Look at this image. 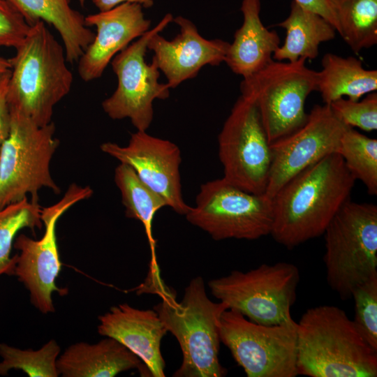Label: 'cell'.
Listing matches in <instances>:
<instances>
[{"instance_id":"cell-2","label":"cell","mask_w":377,"mask_h":377,"mask_svg":"<svg viewBox=\"0 0 377 377\" xmlns=\"http://www.w3.org/2000/svg\"><path fill=\"white\" fill-rule=\"evenodd\" d=\"M297 370L310 377H376L377 350L343 309L311 307L297 323Z\"/></svg>"},{"instance_id":"cell-1","label":"cell","mask_w":377,"mask_h":377,"mask_svg":"<svg viewBox=\"0 0 377 377\" xmlns=\"http://www.w3.org/2000/svg\"><path fill=\"white\" fill-rule=\"evenodd\" d=\"M355 182L338 153L301 171L272 198L270 235L288 249L323 235L335 214L350 199Z\"/></svg>"},{"instance_id":"cell-27","label":"cell","mask_w":377,"mask_h":377,"mask_svg":"<svg viewBox=\"0 0 377 377\" xmlns=\"http://www.w3.org/2000/svg\"><path fill=\"white\" fill-rule=\"evenodd\" d=\"M337 153L356 179L369 195L377 194V140L348 127L343 133Z\"/></svg>"},{"instance_id":"cell-32","label":"cell","mask_w":377,"mask_h":377,"mask_svg":"<svg viewBox=\"0 0 377 377\" xmlns=\"http://www.w3.org/2000/svg\"><path fill=\"white\" fill-rule=\"evenodd\" d=\"M10 73L11 71L0 79V147L8 136L10 128V109L6 99Z\"/></svg>"},{"instance_id":"cell-30","label":"cell","mask_w":377,"mask_h":377,"mask_svg":"<svg viewBox=\"0 0 377 377\" xmlns=\"http://www.w3.org/2000/svg\"><path fill=\"white\" fill-rule=\"evenodd\" d=\"M334 114L346 126L371 132L377 129V93L362 101L341 98L330 104Z\"/></svg>"},{"instance_id":"cell-25","label":"cell","mask_w":377,"mask_h":377,"mask_svg":"<svg viewBox=\"0 0 377 377\" xmlns=\"http://www.w3.org/2000/svg\"><path fill=\"white\" fill-rule=\"evenodd\" d=\"M337 32L356 54L377 43V0H331Z\"/></svg>"},{"instance_id":"cell-3","label":"cell","mask_w":377,"mask_h":377,"mask_svg":"<svg viewBox=\"0 0 377 377\" xmlns=\"http://www.w3.org/2000/svg\"><path fill=\"white\" fill-rule=\"evenodd\" d=\"M9 61L6 99L15 110L39 126L52 122L54 106L71 91L73 74L62 46L39 20L31 27Z\"/></svg>"},{"instance_id":"cell-31","label":"cell","mask_w":377,"mask_h":377,"mask_svg":"<svg viewBox=\"0 0 377 377\" xmlns=\"http://www.w3.org/2000/svg\"><path fill=\"white\" fill-rule=\"evenodd\" d=\"M31 27L8 1L0 0V48L16 50L23 43Z\"/></svg>"},{"instance_id":"cell-6","label":"cell","mask_w":377,"mask_h":377,"mask_svg":"<svg viewBox=\"0 0 377 377\" xmlns=\"http://www.w3.org/2000/svg\"><path fill=\"white\" fill-rule=\"evenodd\" d=\"M10 114V132L0 147V209L28 194L38 199L43 187L61 192L50 170L59 145L54 124L39 126L15 110Z\"/></svg>"},{"instance_id":"cell-16","label":"cell","mask_w":377,"mask_h":377,"mask_svg":"<svg viewBox=\"0 0 377 377\" xmlns=\"http://www.w3.org/2000/svg\"><path fill=\"white\" fill-rule=\"evenodd\" d=\"M173 21L180 31L172 40L156 33L147 44L154 52L152 61L165 75L170 89L195 77L205 66H219L225 61L230 45L221 39L203 38L196 26L182 16Z\"/></svg>"},{"instance_id":"cell-19","label":"cell","mask_w":377,"mask_h":377,"mask_svg":"<svg viewBox=\"0 0 377 377\" xmlns=\"http://www.w3.org/2000/svg\"><path fill=\"white\" fill-rule=\"evenodd\" d=\"M142 363L124 345L107 337L94 344L79 342L68 346L58 357L57 367L64 377H113L133 369L150 376Z\"/></svg>"},{"instance_id":"cell-34","label":"cell","mask_w":377,"mask_h":377,"mask_svg":"<svg viewBox=\"0 0 377 377\" xmlns=\"http://www.w3.org/2000/svg\"><path fill=\"white\" fill-rule=\"evenodd\" d=\"M100 11H106L125 2L135 3L148 8L153 6L154 0H91Z\"/></svg>"},{"instance_id":"cell-21","label":"cell","mask_w":377,"mask_h":377,"mask_svg":"<svg viewBox=\"0 0 377 377\" xmlns=\"http://www.w3.org/2000/svg\"><path fill=\"white\" fill-rule=\"evenodd\" d=\"M32 26L42 20L52 25L63 43L67 62L78 61L95 34L84 23V17L71 6V0H7ZM82 5L85 0H79Z\"/></svg>"},{"instance_id":"cell-28","label":"cell","mask_w":377,"mask_h":377,"mask_svg":"<svg viewBox=\"0 0 377 377\" xmlns=\"http://www.w3.org/2000/svg\"><path fill=\"white\" fill-rule=\"evenodd\" d=\"M60 346L50 340L40 349L22 350L6 343L0 344V375L6 376L12 369H20L29 376L57 377V361Z\"/></svg>"},{"instance_id":"cell-7","label":"cell","mask_w":377,"mask_h":377,"mask_svg":"<svg viewBox=\"0 0 377 377\" xmlns=\"http://www.w3.org/2000/svg\"><path fill=\"white\" fill-rule=\"evenodd\" d=\"M305 61L273 60L241 82V95L256 104L269 144L294 132L307 119L305 101L317 91L318 71Z\"/></svg>"},{"instance_id":"cell-8","label":"cell","mask_w":377,"mask_h":377,"mask_svg":"<svg viewBox=\"0 0 377 377\" xmlns=\"http://www.w3.org/2000/svg\"><path fill=\"white\" fill-rule=\"evenodd\" d=\"M300 272L286 262L262 264L248 272L234 270L208 282L213 296L249 320L278 325L293 320L290 309L297 297Z\"/></svg>"},{"instance_id":"cell-4","label":"cell","mask_w":377,"mask_h":377,"mask_svg":"<svg viewBox=\"0 0 377 377\" xmlns=\"http://www.w3.org/2000/svg\"><path fill=\"white\" fill-rule=\"evenodd\" d=\"M228 309L207 296L201 276L193 278L180 302L175 295L161 298L153 309L168 332L177 340L182 362L175 377H221L226 369L220 364L219 320Z\"/></svg>"},{"instance_id":"cell-5","label":"cell","mask_w":377,"mask_h":377,"mask_svg":"<svg viewBox=\"0 0 377 377\" xmlns=\"http://www.w3.org/2000/svg\"><path fill=\"white\" fill-rule=\"evenodd\" d=\"M324 263L329 286L343 300L377 274V206L347 200L326 227Z\"/></svg>"},{"instance_id":"cell-23","label":"cell","mask_w":377,"mask_h":377,"mask_svg":"<svg viewBox=\"0 0 377 377\" xmlns=\"http://www.w3.org/2000/svg\"><path fill=\"white\" fill-rule=\"evenodd\" d=\"M321 65V71H318L317 91L325 104L330 105L344 96L359 101L377 89V71L364 68L355 57L327 53Z\"/></svg>"},{"instance_id":"cell-24","label":"cell","mask_w":377,"mask_h":377,"mask_svg":"<svg viewBox=\"0 0 377 377\" xmlns=\"http://www.w3.org/2000/svg\"><path fill=\"white\" fill-rule=\"evenodd\" d=\"M114 179L121 193L126 216L142 223L151 249V262L156 263V241L152 235V223L156 212L167 207V204L126 164L120 163L115 168Z\"/></svg>"},{"instance_id":"cell-12","label":"cell","mask_w":377,"mask_h":377,"mask_svg":"<svg viewBox=\"0 0 377 377\" xmlns=\"http://www.w3.org/2000/svg\"><path fill=\"white\" fill-rule=\"evenodd\" d=\"M223 178L247 192L265 193L272 163L270 144L254 102L241 95L218 137Z\"/></svg>"},{"instance_id":"cell-15","label":"cell","mask_w":377,"mask_h":377,"mask_svg":"<svg viewBox=\"0 0 377 377\" xmlns=\"http://www.w3.org/2000/svg\"><path fill=\"white\" fill-rule=\"evenodd\" d=\"M100 147L103 152L129 165L174 212L185 216L189 211L191 206L182 196L179 172L182 156L176 144L137 131L131 135L126 146L108 142Z\"/></svg>"},{"instance_id":"cell-11","label":"cell","mask_w":377,"mask_h":377,"mask_svg":"<svg viewBox=\"0 0 377 377\" xmlns=\"http://www.w3.org/2000/svg\"><path fill=\"white\" fill-rule=\"evenodd\" d=\"M172 21V15L166 14L155 27L112 59L118 84L114 93L102 103L103 111L111 119L128 118L137 131H146L153 120L154 101L169 97L170 88L167 83L158 82L159 69L154 61L146 63L145 54L150 38Z\"/></svg>"},{"instance_id":"cell-29","label":"cell","mask_w":377,"mask_h":377,"mask_svg":"<svg viewBox=\"0 0 377 377\" xmlns=\"http://www.w3.org/2000/svg\"><path fill=\"white\" fill-rule=\"evenodd\" d=\"M351 298L355 302L353 320L366 341L377 350V274L356 286Z\"/></svg>"},{"instance_id":"cell-26","label":"cell","mask_w":377,"mask_h":377,"mask_svg":"<svg viewBox=\"0 0 377 377\" xmlns=\"http://www.w3.org/2000/svg\"><path fill=\"white\" fill-rule=\"evenodd\" d=\"M42 208L38 199L27 197L0 209V276L13 275L17 254L10 252L17 232L25 228L40 229Z\"/></svg>"},{"instance_id":"cell-20","label":"cell","mask_w":377,"mask_h":377,"mask_svg":"<svg viewBox=\"0 0 377 377\" xmlns=\"http://www.w3.org/2000/svg\"><path fill=\"white\" fill-rule=\"evenodd\" d=\"M240 9L243 23L235 33L224 61L233 73L244 79L274 60L280 38L276 31L269 30L261 22L260 0H243Z\"/></svg>"},{"instance_id":"cell-33","label":"cell","mask_w":377,"mask_h":377,"mask_svg":"<svg viewBox=\"0 0 377 377\" xmlns=\"http://www.w3.org/2000/svg\"><path fill=\"white\" fill-rule=\"evenodd\" d=\"M302 6L311 10L324 17L336 29L337 21L332 10L331 0H293Z\"/></svg>"},{"instance_id":"cell-9","label":"cell","mask_w":377,"mask_h":377,"mask_svg":"<svg viewBox=\"0 0 377 377\" xmlns=\"http://www.w3.org/2000/svg\"><path fill=\"white\" fill-rule=\"evenodd\" d=\"M216 241L255 240L271 234L272 198L242 190L223 177L200 186L194 207L185 215Z\"/></svg>"},{"instance_id":"cell-35","label":"cell","mask_w":377,"mask_h":377,"mask_svg":"<svg viewBox=\"0 0 377 377\" xmlns=\"http://www.w3.org/2000/svg\"><path fill=\"white\" fill-rule=\"evenodd\" d=\"M11 71V64L9 59L0 56V79Z\"/></svg>"},{"instance_id":"cell-10","label":"cell","mask_w":377,"mask_h":377,"mask_svg":"<svg viewBox=\"0 0 377 377\" xmlns=\"http://www.w3.org/2000/svg\"><path fill=\"white\" fill-rule=\"evenodd\" d=\"M219 337L248 377H295L297 323H254L226 309L219 320Z\"/></svg>"},{"instance_id":"cell-18","label":"cell","mask_w":377,"mask_h":377,"mask_svg":"<svg viewBox=\"0 0 377 377\" xmlns=\"http://www.w3.org/2000/svg\"><path fill=\"white\" fill-rule=\"evenodd\" d=\"M98 320L101 335L115 339L136 355L150 376H165L161 343L168 331L154 309H138L124 303L112 306Z\"/></svg>"},{"instance_id":"cell-13","label":"cell","mask_w":377,"mask_h":377,"mask_svg":"<svg viewBox=\"0 0 377 377\" xmlns=\"http://www.w3.org/2000/svg\"><path fill=\"white\" fill-rule=\"evenodd\" d=\"M89 186L82 187L72 184L63 198L56 204L42 208L41 221L45 232L38 240L20 234L13 244L20 251L13 275L17 276L30 293L31 302L43 313H52L54 306L52 299L54 292L66 295L67 290L56 286L61 263L56 237V224L59 218L71 207L91 196Z\"/></svg>"},{"instance_id":"cell-14","label":"cell","mask_w":377,"mask_h":377,"mask_svg":"<svg viewBox=\"0 0 377 377\" xmlns=\"http://www.w3.org/2000/svg\"><path fill=\"white\" fill-rule=\"evenodd\" d=\"M348 127L330 105H316L302 126L270 144L272 163L265 194L272 198L301 171L337 153L341 138Z\"/></svg>"},{"instance_id":"cell-22","label":"cell","mask_w":377,"mask_h":377,"mask_svg":"<svg viewBox=\"0 0 377 377\" xmlns=\"http://www.w3.org/2000/svg\"><path fill=\"white\" fill-rule=\"evenodd\" d=\"M277 26L286 33L283 44L273 54V59L279 61L316 59L320 45L334 39L337 32L321 15L294 1L289 15Z\"/></svg>"},{"instance_id":"cell-17","label":"cell","mask_w":377,"mask_h":377,"mask_svg":"<svg viewBox=\"0 0 377 377\" xmlns=\"http://www.w3.org/2000/svg\"><path fill=\"white\" fill-rule=\"evenodd\" d=\"M141 5L122 3L113 8L84 17L85 25L96 34L78 60V73L84 82L98 79L113 57L134 39L149 30Z\"/></svg>"}]
</instances>
